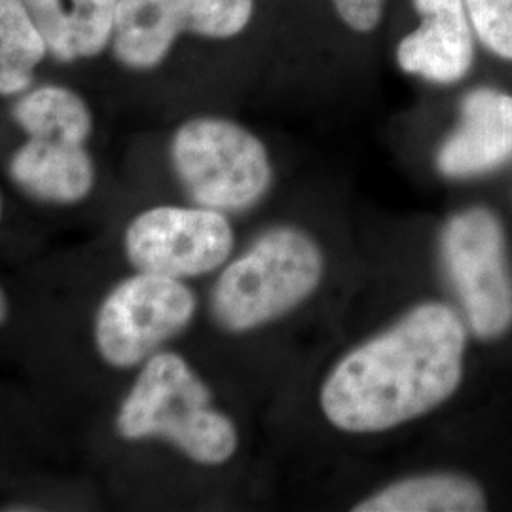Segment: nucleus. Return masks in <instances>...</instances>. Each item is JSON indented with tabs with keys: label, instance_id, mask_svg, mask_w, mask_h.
Wrapping results in <instances>:
<instances>
[{
	"label": "nucleus",
	"instance_id": "obj_1",
	"mask_svg": "<svg viewBox=\"0 0 512 512\" xmlns=\"http://www.w3.org/2000/svg\"><path fill=\"white\" fill-rule=\"evenodd\" d=\"M467 327L446 304L427 302L353 349L321 391L327 420L346 433H380L446 403L461 384Z\"/></svg>",
	"mask_w": 512,
	"mask_h": 512
},
{
	"label": "nucleus",
	"instance_id": "obj_2",
	"mask_svg": "<svg viewBox=\"0 0 512 512\" xmlns=\"http://www.w3.org/2000/svg\"><path fill=\"white\" fill-rule=\"evenodd\" d=\"M120 437H162L202 465H220L236 454L238 431L211 404L207 385L177 353H154L120 406Z\"/></svg>",
	"mask_w": 512,
	"mask_h": 512
},
{
	"label": "nucleus",
	"instance_id": "obj_3",
	"mask_svg": "<svg viewBox=\"0 0 512 512\" xmlns=\"http://www.w3.org/2000/svg\"><path fill=\"white\" fill-rule=\"evenodd\" d=\"M323 255L296 228H275L220 274L211 308L220 327L245 332L300 306L321 283Z\"/></svg>",
	"mask_w": 512,
	"mask_h": 512
},
{
	"label": "nucleus",
	"instance_id": "obj_4",
	"mask_svg": "<svg viewBox=\"0 0 512 512\" xmlns=\"http://www.w3.org/2000/svg\"><path fill=\"white\" fill-rule=\"evenodd\" d=\"M171 164L190 200L220 213L253 207L272 184V162L262 141L215 116L192 118L175 131Z\"/></svg>",
	"mask_w": 512,
	"mask_h": 512
},
{
	"label": "nucleus",
	"instance_id": "obj_5",
	"mask_svg": "<svg viewBox=\"0 0 512 512\" xmlns=\"http://www.w3.org/2000/svg\"><path fill=\"white\" fill-rule=\"evenodd\" d=\"M440 255L467 325L492 340L512 325V275L501 222L492 211L473 207L448 220Z\"/></svg>",
	"mask_w": 512,
	"mask_h": 512
},
{
	"label": "nucleus",
	"instance_id": "obj_6",
	"mask_svg": "<svg viewBox=\"0 0 512 512\" xmlns=\"http://www.w3.org/2000/svg\"><path fill=\"white\" fill-rule=\"evenodd\" d=\"M196 313V296L181 279L139 272L110 291L95 317V346L116 368L145 363Z\"/></svg>",
	"mask_w": 512,
	"mask_h": 512
},
{
	"label": "nucleus",
	"instance_id": "obj_7",
	"mask_svg": "<svg viewBox=\"0 0 512 512\" xmlns=\"http://www.w3.org/2000/svg\"><path fill=\"white\" fill-rule=\"evenodd\" d=\"M126 255L137 272L175 279L217 270L234 247L224 213L207 207H154L131 220Z\"/></svg>",
	"mask_w": 512,
	"mask_h": 512
},
{
	"label": "nucleus",
	"instance_id": "obj_8",
	"mask_svg": "<svg viewBox=\"0 0 512 512\" xmlns=\"http://www.w3.org/2000/svg\"><path fill=\"white\" fill-rule=\"evenodd\" d=\"M420 27L399 42L404 73L435 84H456L473 69L475 33L463 0H412Z\"/></svg>",
	"mask_w": 512,
	"mask_h": 512
},
{
	"label": "nucleus",
	"instance_id": "obj_9",
	"mask_svg": "<svg viewBox=\"0 0 512 512\" xmlns=\"http://www.w3.org/2000/svg\"><path fill=\"white\" fill-rule=\"evenodd\" d=\"M512 160V95L478 88L461 101V124L437 156L440 173L467 179Z\"/></svg>",
	"mask_w": 512,
	"mask_h": 512
},
{
	"label": "nucleus",
	"instance_id": "obj_10",
	"mask_svg": "<svg viewBox=\"0 0 512 512\" xmlns=\"http://www.w3.org/2000/svg\"><path fill=\"white\" fill-rule=\"evenodd\" d=\"M10 177L40 202L71 205L82 202L95 183L92 156L84 145L31 139L10 160Z\"/></svg>",
	"mask_w": 512,
	"mask_h": 512
},
{
	"label": "nucleus",
	"instance_id": "obj_11",
	"mask_svg": "<svg viewBox=\"0 0 512 512\" xmlns=\"http://www.w3.org/2000/svg\"><path fill=\"white\" fill-rule=\"evenodd\" d=\"M61 63L101 54L114 35L118 0H21Z\"/></svg>",
	"mask_w": 512,
	"mask_h": 512
},
{
	"label": "nucleus",
	"instance_id": "obj_12",
	"mask_svg": "<svg viewBox=\"0 0 512 512\" xmlns=\"http://www.w3.org/2000/svg\"><path fill=\"white\" fill-rule=\"evenodd\" d=\"M186 33L184 0H118L114 57L133 71L158 67Z\"/></svg>",
	"mask_w": 512,
	"mask_h": 512
},
{
	"label": "nucleus",
	"instance_id": "obj_13",
	"mask_svg": "<svg viewBox=\"0 0 512 512\" xmlns=\"http://www.w3.org/2000/svg\"><path fill=\"white\" fill-rule=\"evenodd\" d=\"M486 497L475 480L458 475L404 478L355 507L357 512H478Z\"/></svg>",
	"mask_w": 512,
	"mask_h": 512
},
{
	"label": "nucleus",
	"instance_id": "obj_14",
	"mask_svg": "<svg viewBox=\"0 0 512 512\" xmlns=\"http://www.w3.org/2000/svg\"><path fill=\"white\" fill-rule=\"evenodd\" d=\"M12 114L31 139L86 145L92 135L90 107L78 93L63 86H42L25 93Z\"/></svg>",
	"mask_w": 512,
	"mask_h": 512
},
{
	"label": "nucleus",
	"instance_id": "obj_15",
	"mask_svg": "<svg viewBox=\"0 0 512 512\" xmlns=\"http://www.w3.org/2000/svg\"><path fill=\"white\" fill-rule=\"evenodd\" d=\"M48 54L21 0H0V95L27 92L38 63Z\"/></svg>",
	"mask_w": 512,
	"mask_h": 512
},
{
	"label": "nucleus",
	"instance_id": "obj_16",
	"mask_svg": "<svg viewBox=\"0 0 512 512\" xmlns=\"http://www.w3.org/2000/svg\"><path fill=\"white\" fill-rule=\"evenodd\" d=\"M253 12L255 0H184L186 33L215 40L238 37Z\"/></svg>",
	"mask_w": 512,
	"mask_h": 512
},
{
	"label": "nucleus",
	"instance_id": "obj_17",
	"mask_svg": "<svg viewBox=\"0 0 512 512\" xmlns=\"http://www.w3.org/2000/svg\"><path fill=\"white\" fill-rule=\"evenodd\" d=\"M480 44L512 63V0H463Z\"/></svg>",
	"mask_w": 512,
	"mask_h": 512
},
{
	"label": "nucleus",
	"instance_id": "obj_18",
	"mask_svg": "<svg viewBox=\"0 0 512 512\" xmlns=\"http://www.w3.org/2000/svg\"><path fill=\"white\" fill-rule=\"evenodd\" d=\"M340 19L355 33H372L384 16L385 0H332Z\"/></svg>",
	"mask_w": 512,
	"mask_h": 512
},
{
	"label": "nucleus",
	"instance_id": "obj_19",
	"mask_svg": "<svg viewBox=\"0 0 512 512\" xmlns=\"http://www.w3.org/2000/svg\"><path fill=\"white\" fill-rule=\"evenodd\" d=\"M6 317H8V300H6V294L0 289V327L6 321Z\"/></svg>",
	"mask_w": 512,
	"mask_h": 512
},
{
	"label": "nucleus",
	"instance_id": "obj_20",
	"mask_svg": "<svg viewBox=\"0 0 512 512\" xmlns=\"http://www.w3.org/2000/svg\"><path fill=\"white\" fill-rule=\"evenodd\" d=\"M0 219H2V198H0Z\"/></svg>",
	"mask_w": 512,
	"mask_h": 512
}]
</instances>
